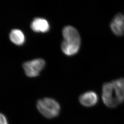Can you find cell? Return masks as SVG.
<instances>
[{
	"label": "cell",
	"mask_w": 124,
	"mask_h": 124,
	"mask_svg": "<svg viewBox=\"0 0 124 124\" xmlns=\"http://www.w3.org/2000/svg\"><path fill=\"white\" fill-rule=\"evenodd\" d=\"M64 40L61 44L62 51L68 56L76 54L80 49L81 38L77 30L72 26H66L62 30Z\"/></svg>",
	"instance_id": "1"
},
{
	"label": "cell",
	"mask_w": 124,
	"mask_h": 124,
	"mask_svg": "<svg viewBox=\"0 0 124 124\" xmlns=\"http://www.w3.org/2000/svg\"><path fill=\"white\" fill-rule=\"evenodd\" d=\"M36 106L39 112L45 118L49 119L57 117L61 111V106L59 102L50 98H44L39 100Z\"/></svg>",
	"instance_id": "2"
},
{
	"label": "cell",
	"mask_w": 124,
	"mask_h": 124,
	"mask_svg": "<svg viewBox=\"0 0 124 124\" xmlns=\"http://www.w3.org/2000/svg\"><path fill=\"white\" fill-rule=\"evenodd\" d=\"M113 90L112 98L115 107L124 101V78H119L112 82Z\"/></svg>",
	"instance_id": "3"
},
{
	"label": "cell",
	"mask_w": 124,
	"mask_h": 124,
	"mask_svg": "<svg viewBox=\"0 0 124 124\" xmlns=\"http://www.w3.org/2000/svg\"><path fill=\"white\" fill-rule=\"evenodd\" d=\"M45 65V61L41 59H37L24 63V69L27 76L34 77L38 76Z\"/></svg>",
	"instance_id": "4"
},
{
	"label": "cell",
	"mask_w": 124,
	"mask_h": 124,
	"mask_svg": "<svg viewBox=\"0 0 124 124\" xmlns=\"http://www.w3.org/2000/svg\"><path fill=\"white\" fill-rule=\"evenodd\" d=\"M79 100L81 104L85 107H90L96 105L98 101V97L95 92L88 91L81 94Z\"/></svg>",
	"instance_id": "5"
},
{
	"label": "cell",
	"mask_w": 124,
	"mask_h": 124,
	"mask_svg": "<svg viewBox=\"0 0 124 124\" xmlns=\"http://www.w3.org/2000/svg\"><path fill=\"white\" fill-rule=\"evenodd\" d=\"M124 16L121 13L116 14L112 19L110 27L112 31L117 36H121L123 34Z\"/></svg>",
	"instance_id": "6"
},
{
	"label": "cell",
	"mask_w": 124,
	"mask_h": 124,
	"mask_svg": "<svg viewBox=\"0 0 124 124\" xmlns=\"http://www.w3.org/2000/svg\"><path fill=\"white\" fill-rule=\"evenodd\" d=\"M31 27L34 31L46 33L49 31L50 26L48 21L45 19L37 18L32 22Z\"/></svg>",
	"instance_id": "7"
},
{
	"label": "cell",
	"mask_w": 124,
	"mask_h": 124,
	"mask_svg": "<svg viewBox=\"0 0 124 124\" xmlns=\"http://www.w3.org/2000/svg\"><path fill=\"white\" fill-rule=\"evenodd\" d=\"M11 41L15 44L21 45L25 41V37L21 31L19 29H13L10 34Z\"/></svg>",
	"instance_id": "8"
},
{
	"label": "cell",
	"mask_w": 124,
	"mask_h": 124,
	"mask_svg": "<svg viewBox=\"0 0 124 124\" xmlns=\"http://www.w3.org/2000/svg\"><path fill=\"white\" fill-rule=\"evenodd\" d=\"M0 124H9L6 116L0 113Z\"/></svg>",
	"instance_id": "9"
},
{
	"label": "cell",
	"mask_w": 124,
	"mask_h": 124,
	"mask_svg": "<svg viewBox=\"0 0 124 124\" xmlns=\"http://www.w3.org/2000/svg\"><path fill=\"white\" fill-rule=\"evenodd\" d=\"M123 31H124V27H123Z\"/></svg>",
	"instance_id": "10"
}]
</instances>
